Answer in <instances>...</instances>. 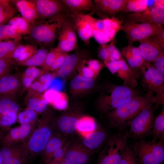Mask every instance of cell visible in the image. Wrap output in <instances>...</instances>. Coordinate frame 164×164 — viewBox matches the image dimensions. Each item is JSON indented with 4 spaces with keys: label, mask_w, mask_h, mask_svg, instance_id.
Masks as SVG:
<instances>
[{
    "label": "cell",
    "mask_w": 164,
    "mask_h": 164,
    "mask_svg": "<svg viewBox=\"0 0 164 164\" xmlns=\"http://www.w3.org/2000/svg\"><path fill=\"white\" fill-rule=\"evenodd\" d=\"M156 102L155 95L148 92L135 97L107 113L109 124L123 130L142 110Z\"/></svg>",
    "instance_id": "cell-1"
},
{
    "label": "cell",
    "mask_w": 164,
    "mask_h": 164,
    "mask_svg": "<svg viewBox=\"0 0 164 164\" xmlns=\"http://www.w3.org/2000/svg\"><path fill=\"white\" fill-rule=\"evenodd\" d=\"M139 95L138 91L122 85L109 84L103 88L97 103L98 109L107 113Z\"/></svg>",
    "instance_id": "cell-2"
},
{
    "label": "cell",
    "mask_w": 164,
    "mask_h": 164,
    "mask_svg": "<svg viewBox=\"0 0 164 164\" xmlns=\"http://www.w3.org/2000/svg\"><path fill=\"white\" fill-rule=\"evenodd\" d=\"M69 12L59 15L43 21H37L31 24L29 35L30 38L37 43L49 44L58 38Z\"/></svg>",
    "instance_id": "cell-3"
},
{
    "label": "cell",
    "mask_w": 164,
    "mask_h": 164,
    "mask_svg": "<svg viewBox=\"0 0 164 164\" xmlns=\"http://www.w3.org/2000/svg\"><path fill=\"white\" fill-rule=\"evenodd\" d=\"M38 120L35 128L26 141L29 155L33 156L42 153L53 134V118L50 111L47 110Z\"/></svg>",
    "instance_id": "cell-4"
},
{
    "label": "cell",
    "mask_w": 164,
    "mask_h": 164,
    "mask_svg": "<svg viewBox=\"0 0 164 164\" xmlns=\"http://www.w3.org/2000/svg\"><path fill=\"white\" fill-rule=\"evenodd\" d=\"M141 85L151 94H155L156 108L164 106V75L151 63L144 62L139 70Z\"/></svg>",
    "instance_id": "cell-5"
},
{
    "label": "cell",
    "mask_w": 164,
    "mask_h": 164,
    "mask_svg": "<svg viewBox=\"0 0 164 164\" xmlns=\"http://www.w3.org/2000/svg\"><path fill=\"white\" fill-rule=\"evenodd\" d=\"M140 139L132 145L139 164H162L164 161V139L156 142Z\"/></svg>",
    "instance_id": "cell-6"
},
{
    "label": "cell",
    "mask_w": 164,
    "mask_h": 164,
    "mask_svg": "<svg viewBox=\"0 0 164 164\" xmlns=\"http://www.w3.org/2000/svg\"><path fill=\"white\" fill-rule=\"evenodd\" d=\"M128 138L127 131L110 137L99 154L97 164H119Z\"/></svg>",
    "instance_id": "cell-7"
},
{
    "label": "cell",
    "mask_w": 164,
    "mask_h": 164,
    "mask_svg": "<svg viewBox=\"0 0 164 164\" xmlns=\"http://www.w3.org/2000/svg\"><path fill=\"white\" fill-rule=\"evenodd\" d=\"M155 106L151 105L140 112L131 121L128 131V138L142 139L151 135L155 118Z\"/></svg>",
    "instance_id": "cell-8"
},
{
    "label": "cell",
    "mask_w": 164,
    "mask_h": 164,
    "mask_svg": "<svg viewBox=\"0 0 164 164\" xmlns=\"http://www.w3.org/2000/svg\"><path fill=\"white\" fill-rule=\"evenodd\" d=\"M163 29L162 26L149 22L134 23L126 21L122 23L120 30L125 33L128 45L133 46L134 42L156 34Z\"/></svg>",
    "instance_id": "cell-9"
},
{
    "label": "cell",
    "mask_w": 164,
    "mask_h": 164,
    "mask_svg": "<svg viewBox=\"0 0 164 164\" xmlns=\"http://www.w3.org/2000/svg\"><path fill=\"white\" fill-rule=\"evenodd\" d=\"M105 65L113 74L123 80L122 85L132 88L137 86V79L140 78L139 73L133 71L124 58L111 61Z\"/></svg>",
    "instance_id": "cell-10"
},
{
    "label": "cell",
    "mask_w": 164,
    "mask_h": 164,
    "mask_svg": "<svg viewBox=\"0 0 164 164\" xmlns=\"http://www.w3.org/2000/svg\"><path fill=\"white\" fill-rule=\"evenodd\" d=\"M81 116L77 111H71L54 118L53 134L63 136L74 133L76 132L77 123Z\"/></svg>",
    "instance_id": "cell-11"
},
{
    "label": "cell",
    "mask_w": 164,
    "mask_h": 164,
    "mask_svg": "<svg viewBox=\"0 0 164 164\" xmlns=\"http://www.w3.org/2000/svg\"><path fill=\"white\" fill-rule=\"evenodd\" d=\"M68 16L79 37L86 44H88L92 36L93 25L96 19L80 12L69 13Z\"/></svg>",
    "instance_id": "cell-12"
},
{
    "label": "cell",
    "mask_w": 164,
    "mask_h": 164,
    "mask_svg": "<svg viewBox=\"0 0 164 164\" xmlns=\"http://www.w3.org/2000/svg\"><path fill=\"white\" fill-rule=\"evenodd\" d=\"M29 155L26 141L0 150L2 164H26Z\"/></svg>",
    "instance_id": "cell-13"
},
{
    "label": "cell",
    "mask_w": 164,
    "mask_h": 164,
    "mask_svg": "<svg viewBox=\"0 0 164 164\" xmlns=\"http://www.w3.org/2000/svg\"><path fill=\"white\" fill-rule=\"evenodd\" d=\"M94 152L78 141L69 142L63 160L68 164H87Z\"/></svg>",
    "instance_id": "cell-14"
},
{
    "label": "cell",
    "mask_w": 164,
    "mask_h": 164,
    "mask_svg": "<svg viewBox=\"0 0 164 164\" xmlns=\"http://www.w3.org/2000/svg\"><path fill=\"white\" fill-rule=\"evenodd\" d=\"M127 21L134 23L149 22L162 26L164 23V6L157 5L145 11L126 15Z\"/></svg>",
    "instance_id": "cell-15"
},
{
    "label": "cell",
    "mask_w": 164,
    "mask_h": 164,
    "mask_svg": "<svg viewBox=\"0 0 164 164\" xmlns=\"http://www.w3.org/2000/svg\"><path fill=\"white\" fill-rule=\"evenodd\" d=\"M68 16L59 34L58 44L55 48L57 51L66 53L76 50L78 46L76 31Z\"/></svg>",
    "instance_id": "cell-16"
},
{
    "label": "cell",
    "mask_w": 164,
    "mask_h": 164,
    "mask_svg": "<svg viewBox=\"0 0 164 164\" xmlns=\"http://www.w3.org/2000/svg\"><path fill=\"white\" fill-rule=\"evenodd\" d=\"M37 122L21 125L8 130L1 141L2 148L9 147L27 141L34 130Z\"/></svg>",
    "instance_id": "cell-17"
},
{
    "label": "cell",
    "mask_w": 164,
    "mask_h": 164,
    "mask_svg": "<svg viewBox=\"0 0 164 164\" xmlns=\"http://www.w3.org/2000/svg\"><path fill=\"white\" fill-rule=\"evenodd\" d=\"M39 19L37 21L49 19L60 14L69 12L62 0H35Z\"/></svg>",
    "instance_id": "cell-18"
},
{
    "label": "cell",
    "mask_w": 164,
    "mask_h": 164,
    "mask_svg": "<svg viewBox=\"0 0 164 164\" xmlns=\"http://www.w3.org/2000/svg\"><path fill=\"white\" fill-rule=\"evenodd\" d=\"M139 42L138 48L145 62L151 63L164 51V44L152 36Z\"/></svg>",
    "instance_id": "cell-19"
},
{
    "label": "cell",
    "mask_w": 164,
    "mask_h": 164,
    "mask_svg": "<svg viewBox=\"0 0 164 164\" xmlns=\"http://www.w3.org/2000/svg\"><path fill=\"white\" fill-rule=\"evenodd\" d=\"M84 60L83 54L80 52L68 54L62 65L56 71V75L62 78L69 77L78 70Z\"/></svg>",
    "instance_id": "cell-20"
},
{
    "label": "cell",
    "mask_w": 164,
    "mask_h": 164,
    "mask_svg": "<svg viewBox=\"0 0 164 164\" xmlns=\"http://www.w3.org/2000/svg\"><path fill=\"white\" fill-rule=\"evenodd\" d=\"M127 0H96L95 9L105 16H114L124 9Z\"/></svg>",
    "instance_id": "cell-21"
},
{
    "label": "cell",
    "mask_w": 164,
    "mask_h": 164,
    "mask_svg": "<svg viewBox=\"0 0 164 164\" xmlns=\"http://www.w3.org/2000/svg\"><path fill=\"white\" fill-rule=\"evenodd\" d=\"M121 53L130 69L138 72L145 62L138 47L128 45L121 48Z\"/></svg>",
    "instance_id": "cell-22"
},
{
    "label": "cell",
    "mask_w": 164,
    "mask_h": 164,
    "mask_svg": "<svg viewBox=\"0 0 164 164\" xmlns=\"http://www.w3.org/2000/svg\"><path fill=\"white\" fill-rule=\"evenodd\" d=\"M14 2L22 17L30 24L38 20L39 15L35 0H18Z\"/></svg>",
    "instance_id": "cell-23"
},
{
    "label": "cell",
    "mask_w": 164,
    "mask_h": 164,
    "mask_svg": "<svg viewBox=\"0 0 164 164\" xmlns=\"http://www.w3.org/2000/svg\"><path fill=\"white\" fill-rule=\"evenodd\" d=\"M107 133L100 126L93 132L82 137L81 143L86 147L94 152L98 149L105 140Z\"/></svg>",
    "instance_id": "cell-24"
},
{
    "label": "cell",
    "mask_w": 164,
    "mask_h": 164,
    "mask_svg": "<svg viewBox=\"0 0 164 164\" xmlns=\"http://www.w3.org/2000/svg\"><path fill=\"white\" fill-rule=\"evenodd\" d=\"M20 85L18 77L7 74L0 78V96H15Z\"/></svg>",
    "instance_id": "cell-25"
},
{
    "label": "cell",
    "mask_w": 164,
    "mask_h": 164,
    "mask_svg": "<svg viewBox=\"0 0 164 164\" xmlns=\"http://www.w3.org/2000/svg\"><path fill=\"white\" fill-rule=\"evenodd\" d=\"M43 97L48 104L57 109L64 110L68 107V98L65 93L50 90L45 93Z\"/></svg>",
    "instance_id": "cell-26"
},
{
    "label": "cell",
    "mask_w": 164,
    "mask_h": 164,
    "mask_svg": "<svg viewBox=\"0 0 164 164\" xmlns=\"http://www.w3.org/2000/svg\"><path fill=\"white\" fill-rule=\"evenodd\" d=\"M63 136L53 134L47 142L42 153L43 160L46 164L51 162L54 153L66 142Z\"/></svg>",
    "instance_id": "cell-27"
},
{
    "label": "cell",
    "mask_w": 164,
    "mask_h": 164,
    "mask_svg": "<svg viewBox=\"0 0 164 164\" xmlns=\"http://www.w3.org/2000/svg\"><path fill=\"white\" fill-rule=\"evenodd\" d=\"M94 84V80L87 78L78 74L70 81V87L73 95H76L91 89Z\"/></svg>",
    "instance_id": "cell-28"
},
{
    "label": "cell",
    "mask_w": 164,
    "mask_h": 164,
    "mask_svg": "<svg viewBox=\"0 0 164 164\" xmlns=\"http://www.w3.org/2000/svg\"><path fill=\"white\" fill-rule=\"evenodd\" d=\"M97 126L93 117L88 116H82L77 123L76 132L83 137L94 132Z\"/></svg>",
    "instance_id": "cell-29"
},
{
    "label": "cell",
    "mask_w": 164,
    "mask_h": 164,
    "mask_svg": "<svg viewBox=\"0 0 164 164\" xmlns=\"http://www.w3.org/2000/svg\"><path fill=\"white\" fill-rule=\"evenodd\" d=\"M70 14H74L83 11H90L95 9L91 0H63Z\"/></svg>",
    "instance_id": "cell-30"
},
{
    "label": "cell",
    "mask_w": 164,
    "mask_h": 164,
    "mask_svg": "<svg viewBox=\"0 0 164 164\" xmlns=\"http://www.w3.org/2000/svg\"><path fill=\"white\" fill-rule=\"evenodd\" d=\"M19 109L15 96H0V117L11 113L17 114Z\"/></svg>",
    "instance_id": "cell-31"
},
{
    "label": "cell",
    "mask_w": 164,
    "mask_h": 164,
    "mask_svg": "<svg viewBox=\"0 0 164 164\" xmlns=\"http://www.w3.org/2000/svg\"><path fill=\"white\" fill-rule=\"evenodd\" d=\"M26 105L28 108L37 113H43L47 109L48 103L43 96L40 95L27 96Z\"/></svg>",
    "instance_id": "cell-32"
},
{
    "label": "cell",
    "mask_w": 164,
    "mask_h": 164,
    "mask_svg": "<svg viewBox=\"0 0 164 164\" xmlns=\"http://www.w3.org/2000/svg\"><path fill=\"white\" fill-rule=\"evenodd\" d=\"M8 24L21 35H29L30 33L31 24L22 17H13L9 21Z\"/></svg>",
    "instance_id": "cell-33"
},
{
    "label": "cell",
    "mask_w": 164,
    "mask_h": 164,
    "mask_svg": "<svg viewBox=\"0 0 164 164\" xmlns=\"http://www.w3.org/2000/svg\"><path fill=\"white\" fill-rule=\"evenodd\" d=\"M10 0H0V25L9 21L16 14V9L10 4Z\"/></svg>",
    "instance_id": "cell-34"
},
{
    "label": "cell",
    "mask_w": 164,
    "mask_h": 164,
    "mask_svg": "<svg viewBox=\"0 0 164 164\" xmlns=\"http://www.w3.org/2000/svg\"><path fill=\"white\" fill-rule=\"evenodd\" d=\"M149 9L148 0H127L124 9L121 12L124 13H140Z\"/></svg>",
    "instance_id": "cell-35"
},
{
    "label": "cell",
    "mask_w": 164,
    "mask_h": 164,
    "mask_svg": "<svg viewBox=\"0 0 164 164\" xmlns=\"http://www.w3.org/2000/svg\"><path fill=\"white\" fill-rule=\"evenodd\" d=\"M48 53V50L44 47L38 50L36 52L27 60L19 63V64L24 66H40L43 64Z\"/></svg>",
    "instance_id": "cell-36"
},
{
    "label": "cell",
    "mask_w": 164,
    "mask_h": 164,
    "mask_svg": "<svg viewBox=\"0 0 164 164\" xmlns=\"http://www.w3.org/2000/svg\"><path fill=\"white\" fill-rule=\"evenodd\" d=\"M151 135L153 139H164V107L154 119Z\"/></svg>",
    "instance_id": "cell-37"
},
{
    "label": "cell",
    "mask_w": 164,
    "mask_h": 164,
    "mask_svg": "<svg viewBox=\"0 0 164 164\" xmlns=\"http://www.w3.org/2000/svg\"><path fill=\"white\" fill-rule=\"evenodd\" d=\"M103 20L104 28L103 32L111 40L114 38L117 32L120 29L122 21L114 17L106 18Z\"/></svg>",
    "instance_id": "cell-38"
},
{
    "label": "cell",
    "mask_w": 164,
    "mask_h": 164,
    "mask_svg": "<svg viewBox=\"0 0 164 164\" xmlns=\"http://www.w3.org/2000/svg\"><path fill=\"white\" fill-rule=\"evenodd\" d=\"M19 42L9 40L0 42V59H10L12 53L19 45Z\"/></svg>",
    "instance_id": "cell-39"
},
{
    "label": "cell",
    "mask_w": 164,
    "mask_h": 164,
    "mask_svg": "<svg viewBox=\"0 0 164 164\" xmlns=\"http://www.w3.org/2000/svg\"><path fill=\"white\" fill-rule=\"evenodd\" d=\"M22 38V35L16 32L8 24L0 25V42L9 39L19 42Z\"/></svg>",
    "instance_id": "cell-40"
},
{
    "label": "cell",
    "mask_w": 164,
    "mask_h": 164,
    "mask_svg": "<svg viewBox=\"0 0 164 164\" xmlns=\"http://www.w3.org/2000/svg\"><path fill=\"white\" fill-rule=\"evenodd\" d=\"M38 114L34 111L27 108L19 113L17 119L21 125L35 123L38 121Z\"/></svg>",
    "instance_id": "cell-41"
},
{
    "label": "cell",
    "mask_w": 164,
    "mask_h": 164,
    "mask_svg": "<svg viewBox=\"0 0 164 164\" xmlns=\"http://www.w3.org/2000/svg\"><path fill=\"white\" fill-rule=\"evenodd\" d=\"M119 164H139L137 157L132 148L126 146Z\"/></svg>",
    "instance_id": "cell-42"
},
{
    "label": "cell",
    "mask_w": 164,
    "mask_h": 164,
    "mask_svg": "<svg viewBox=\"0 0 164 164\" xmlns=\"http://www.w3.org/2000/svg\"><path fill=\"white\" fill-rule=\"evenodd\" d=\"M59 52V51L57 50L55 48L52 49L48 52L43 64L41 67L43 74L50 72Z\"/></svg>",
    "instance_id": "cell-43"
},
{
    "label": "cell",
    "mask_w": 164,
    "mask_h": 164,
    "mask_svg": "<svg viewBox=\"0 0 164 164\" xmlns=\"http://www.w3.org/2000/svg\"><path fill=\"white\" fill-rule=\"evenodd\" d=\"M17 119V114L11 113L0 117V129L6 130L14 124Z\"/></svg>",
    "instance_id": "cell-44"
},
{
    "label": "cell",
    "mask_w": 164,
    "mask_h": 164,
    "mask_svg": "<svg viewBox=\"0 0 164 164\" xmlns=\"http://www.w3.org/2000/svg\"><path fill=\"white\" fill-rule=\"evenodd\" d=\"M14 64L12 59H0V78L8 74Z\"/></svg>",
    "instance_id": "cell-45"
},
{
    "label": "cell",
    "mask_w": 164,
    "mask_h": 164,
    "mask_svg": "<svg viewBox=\"0 0 164 164\" xmlns=\"http://www.w3.org/2000/svg\"><path fill=\"white\" fill-rule=\"evenodd\" d=\"M84 60L78 69V74L87 78L94 80L97 76L86 65Z\"/></svg>",
    "instance_id": "cell-46"
},
{
    "label": "cell",
    "mask_w": 164,
    "mask_h": 164,
    "mask_svg": "<svg viewBox=\"0 0 164 164\" xmlns=\"http://www.w3.org/2000/svg\"><path fill=\"white\" fill-rule=\"evenodd\" d=\"M108 46L110 54V61H118L124 58L121 53L115 46L114 41L108 45Z\"/></svg>",
    "instance_id": "cell-47"
},
{
    "label": "cell",
    "mask_w": 164,
    "mask_h": 164,
    "mask_svg": "<svg viewBox=\"0 0 164 164\" xmlns=\"http://www.w3.org/2000/svg\"><path fill=\"white\" fill-rule=\"evenodd\" d=\"M92 36L98 43L102 45H105L111 40L104 32L96 29H93Z\"/></svg>",
    "instance_id": "cell-48"
},
{
    "label": "cell",
    "mask_w": 164,
    "mask_h": 164,
    "mask_svg": "<svg viewBox=\"0 0 164 164\" xmlns=\"http://www.w3.org/2000/svg\"><path fill=\"white\" fill-rule=\"evenodd\" d=\"M84 62L86 65L97 76L104 67L103 64L97 60H85Z\"/></svg>",
    "instance_id": "cell-49"
},
{
    "label": "cell",
    "mask_w": 164,
    "mask_h": 164,
    "mask_svg": "<svg viewBox=\"0 0 164 164\" xmlns=\"http://www.w3.org/2000/svg\"><path fill=\"white\" fill-rule=\"evenodd\" d=\"M56 75L55 72H48L40 76L37 80L48 88Z\"/></svg>",
    "instance_id": "cell-50"
},
{
    "label": "cell",
    "mask_w": 164,
    "mask_h": 164,
    "mask_svg": "<svg viewBox=\"0 0 164 164\" xmlns=\"http://www.w3.org/2000/svg\"><path fill=\"white\" fill-rule=\"evenodd\" d=\"M68 143L69 142L66 141L62 147L58 149L53 154L52 160L49 163L51 162H58L63 159Z\"/></svg>",
    "instance_id": "cell-51"
},
{
    "label": "cell",
    "mask_w": 164,
    "mask_h": 164,
    "mask_svg": "<svg viewBox=\"0 0 164 164\" xmlns=\"http://www.w3.org/2000/svg\"><path fill=\"white\" fill-rule=\"evenodd\" d=\"M67 53L59 51V53L54 62L52 66L50 71L57 70L63 63Z\"/></svg>",
    "instance_id": "cell-52"
},
{
    "label": "cell",
    "mask_w": 164,
    "mask_h": 164,
    "mask_svg": "<svg viewBox=\"0 0 164 164\" xmlns=\"http://www.w3.org/2000/svg\"><path fill=\"white\" fill-rule=\"evenodd\" d=\"M34 46L32 45H19L14 50L10 59L16 60L22 53L27 50L31 49Z\"/></svg>",
    "instance_id": "cell-53"
},
{
    "label": "cell",
    "mask_w": 164,
    "mask_h": 164,
    "mask_svg": "<svg viewBox=\"0 0 164 164\" xmlns=\"http://www.w3.org/2000/svg\"><path fill=\"white\" fill-rule=\"evenodd\" d=\"M150 63L164 75V51L161 53Z\"/></svg>",
    "instance_id": "cell-54"
},
{
    "label": "cell",
    "mask_w": 164,
    "mask_h": 164,
    "mask_svg": "<svg viewBox=\"0 0 164 164\" xmlns=\"http://www.w3.org/2000/svg\"><path fill=\"white\" fill-rule=\"evenodd\" d=\"M98 55L105 64L110 61V54L108 45H103L100 46L98 50Z\"/></svg>",
    "instance_id": "cell-55"
},
{
    "label": "cell",
    "mask_w": 164,
    "mask_h": 164,
    "mask_svg": "<svg viewBox=\"0 0 164 164\" xmlns=\"http://www.w3.org/2000/svg\"><path fill=\"white\" fill-rule=\"evenodd\" d=\"M37 50V47L34 46L31 49L27 50L22 54L15 60L19 63L24 61L31 57L36 52Z\"/></svg>",
    "instance_id": "cell-56"
},
{
    "label": "cell",
    "mask_w": 164,
    "mask_h": 164,
    "mask_svg": "<svg viewBox=\"0 0 164 164\" xmlns=\"http://www.w3.org/2000/svg\"><path fill=\"white\" fill-rule=\"evenodd\" d=\"M42 85V84L37 80L32 83L28 89V92L27 96H29L34 95L35 92Z\"/></svg>",
    "instance_id": "cell-57"
},
{
    "label": "cell",
    "mask_w": 164,
    "mask_h": 164,
    "mask_svg": "<svg viewBox=\"0 0 164 164\" xmlns=\"http://www.w3.org/2000/svg\"><path fill=\"white\" fill-rule=\"evenodd\" d=\"M30 76L33 77L35 79L39 77L43 74L42 70H40L35 66L29 67Z\"/></svg>",
    "instance_id": "cell-58"
},
{
    "label": "cell",
    "mask_w": 164,
    "mask_h": 164,
    "mask_svg": "<svg viewBox=\"0 0 164 164\" xmlns=\"http://www.w3.org/2000/svg\"><path fill=\"white\" fill-rule=\"evenodd\" d=\"M35 79L31 76H22V81L24 89H28L30 86Z\"/></svg>",
    "instance_id": "cell-59"
},
{
    "label": "cell",
    "mask_w": 164,
    "mask_h": 164,
    "mask_svg": "<svg viewBox=\"0 0 164 164\" xmlns=\"http://www.w3.org/2000/svg\"><path fill=\"white\" fill-rule=\"evenodd\" d=\"M152 37L161 43L164 44V29L158 33L152 36Z\"/></svg>",
    "instance_id": "cell-60"
},
{
    "label": "cell",
    "mask_w": 164,
    "mask_h": 164,
    "mask_svg": "<svg viewBox=\"0 0 164 164\" xmlns=\"http://www.w3.org/2000/svg\"><path fill=\"white\" fill-rule=\"evenodd\" d=\"M49 164H68L63 159L61 160H60L58 162H51Z\"/></svg>",
    "instance_id": "cell-61"
},
{
    "label": "cell",
    "mask_w": 164,
    "mask_h": 164,
    "mask_svg": "<svg viewBox=\"0 0 164 164\" xmlns=\"http://www.w3.org/2000/svg\"><path fill=\"white\" fill-rule=\"evenodd\" d=\"M5 130H3L0 129V142L3 137L5 133H4Z\"/></svg>",
    "instance_id": "cell-62"
},
{
    "label": "cell",
    "mask_w": 164,
    "mask_h": 164,
    "mask_svg": "<svg viewBox=\"0 0 164 164\" xmlns=\"http://www.w3.org/2000/svg\"><path fill=\"white\" fill-rule=\"evenodd\" d=\"M0 164H2V161L0 156Z\"/></svg>",
    "instance_id": "cell-63"
}]
</instances>
